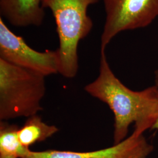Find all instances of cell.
<instances>
[{
  "instance_id": "cell-1",
  "label": "cell",
  "mask_w": 158,
  "mask_h": 158,
  "mask_svg": "<svg viewBox=\"0 0 158 158\" xmlns=\"http://www.w3.org/2000/svg\"><path fill=\"white\" fill-rule=\"evenodd\" d=\"M85 90L107 104L113 111L114 145L127 138L131 125L134 124L132 134L141 135L151 130L158 119V85L141 91L132 90L126 87L113 73L106 49H101L98 76L85 85Z\"/></svg>"
},
{
  "instance_id": "cell-2",
  "label": "cell",
  "mask_w": 158,
  "mask_h": 158,
  "mask_svg": "<svg viewBox=\"0 0 158 158\" xmlns=\"http://www.w3.org/2000/svg\"><path fill=\"white\" fill-rule=\"evenodd\" d=\"M99 0H42V6L49 8L55 18L59 46V73L73 78L78 72L77 49L79 42L93 28V21L87 14L89 6Z\"/></svg>"
},
{
  "instance_id": "cell-3",
  "label": "cell",
  "mask_w": 158,
  "mask_h": 158,
  "mask_svg": "<svg viewBox=\"0 0 158 158\" xmlns=\"http://www.w3.org/2000/svg\"><path fill=\"white\" fill-rule=\"evenodd\" d=\"M45 77L0 59V119L29 118L42 110Z\"/></svg>"
},
{
  "instance_id": "cell-4",
  "label": "cell",
  "mask_w": 158,
  "mask_h": 158,
  "mask_svg": "<svg viewBox=\"0 0 158 158\" xmlns=\"http://www.w3.org/2000/svg\"><path fill=\"white\" fill-rule=\"evenodd\" d=\"M106 20L101 36V49L118 34L144 28L158 17V0H104Z\"/></svg>"
},
{
  "instance_id": "cell-5",
  "label": "cell",
  "mask_w": 158,
  "mask_h": 158,
  "mask_svg": "<svg viewBox=\"0 0 158 158\" xmlns=\"http://www.w3.org/2000/svg\"><path fill=\"white\" fill-rule=\"evenodd\" d=\"M0 59L46 76L59 73L57 51L38 52L16 35L0 18Z\"/></svg>"
},
{
  "instance_id": "cell-6",
  "label": "cell",
  "mask_w": 158,
  "mask_h": 158,
  "mask_svg": "<svg viewBox=\"0 0 158 158\" xmlns=\"http://www.w3.org/2000/svg\"><path fill=\"white\" fill-rule=\"evenodd\" d=\"M153 147L143 135L133 134L118 144L101 150L79 152L66 151H29L23 158H147Z\"/></svg>"
},
{
  "instance_id": "cell-7",
  "label": "cell",
  "mask_w": 158,
  "mask_h": 158,
  "mask_svg": "<svg viewBox=\"0 0 158 158\" xmlns=\"http://www.w3.org/2000/svg\"><path fill=\"white\" fill-rule=\"evenodd\" d=\"M42 0H0L1 15L14 26H40L45 11Z\"/></svg>"
},
{
  "instance_id": "cell-8",
  "label": "cell",
  "mask_w": 158,
  "mask_h": 158,
  "mask_svg": "<svg viewBox=\"0 0 158 158\" xmlns=\"http://www.w3.org/2000/svg\"><path fill=\"white\" fill-rule=\"evenodd\" d=\"M59 131L55 126L44 123L37 114L31 116L18 130V136L23 146L27 148L35 143L43 142Z\"/></svg>"
},
{
  "instance_id": "cell-9",
  "label": "cell",
  "mask_w": 158,
  "mask_h": 158,
  "mask_svg": "<svg viewBox=\"0 0 158 158\" xmlns=\"http://www.w3.org/2000/svg\"><path fill=\"white\" fill-rule=\"evenodd\" d=\"M19 127L5 121L0 123V155L23 158L30 150L23 147L18 136Z\"/></svg>"
},
{
  "instance_id": "cell-10",
  "label": "cell",
  "mask_w": 158,
  "mask_h": 158,
  "mask_svg": "<svg viewBox=\"0 0 158 158\" xmlns=\"http://www.w3.org/2000/svg\"><path fill=\"white\" fill-rule=\"evenodd\" d=\"M155 82L156 85H158V67L156 70L155 71Z\"/></svg>"
},
{
  "instance_id": "cell-11",
  "label": "cell",
  "mask_w": 158,
  "mask_h": 158,
  "mask_svg": "<svg viewBox=\"0 0 158 158\" xmlns=\"http://www.w3.org/2000/svg\"><path fill=\"white\" fill-rule=\"evenodd\" d=\"M158 130V119H157V120H156V121L155 122V123L154 124V125H153L152 127V128H151V130Z\"/></svg>"
},
{
  "instance_id": "cell-12",
  "label": "cell",
  "mask_w": 158,
  "mask_h": 158,
  "mask_svg": "<svg viewBox=\"0 0 158 158\" xmlns=\"http://www.w3.org/2000/svg\"><path fill=\"white\" fill-rule=\"evenodd\" d=\"M0 158H16L13 156H5V155H0Z\"/></svg>"
}]
</instances>
